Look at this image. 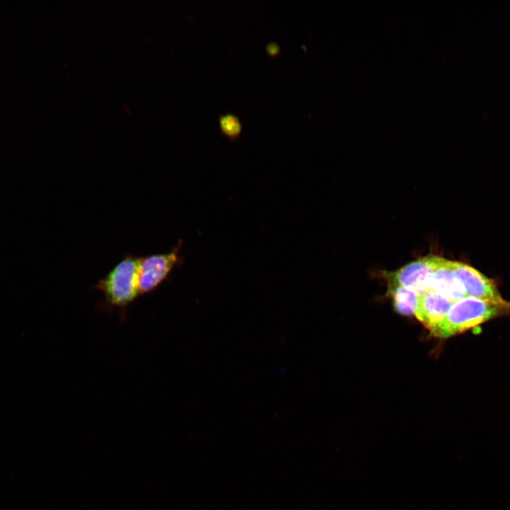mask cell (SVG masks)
Returning <instances> with one entry per match:
<instances>
[{
  "mask_svg": "<svg viewBox=\"0 0 510 510\" xmlns=\"http://www.w3.org/2000/svg\"><path fill=\"white\" fill-rule=\"evenodd\" d=\"M509 314L510 302L497 304L465 297L453 302L443 319L430 330L435 336L448 338Z\"/></svg>",
  "mask_w": 510,
  "mask_h": 510,
  "instance_id": "6da1fadb",
  "label": "cell"
},
{
  "mask_svg": "<svg viewBox=\"0 0 510 510\" xmlns=\"http://www.w3.org/2000/svg\"><path fill=\"white\" fill-rule=\"evenodd\" d=\"M139 259L132 254L125 255L96 283V288L109 305L125 307L140 295Z\"/></svg>",
  "mask_w": 510,
  "mask_h": 510,
  "instance_id": "7a4b0ae2",
  "label": "cell"
},
{
  "mask_svg": "<svg viewBox=\"0 0 510 510\" xmlns=\"http://www.w3.org/2000/svg\"><path fill=\"white\" fill-rule=\"evenodd\" d=\"M182 245L180 240L171 251L140 257L139 293L144 295L155 290L181 261L179 251Z\"/></svg>",
  "mask_w": 510,
  "mask_h": 510,
  "instance_id": "3957f363",
  "label": "cell"
},
{
  "mask_svg": "<svg viewBox=\"0 0 510 510\" xmlns=\"http://www.w3.org/2000/svg\"><path fill=\"white\" fill-rule=\"evenodd\" d=\"M438 259V256L428 255L387 273L388 283L409 288L420 295L429 290L431 276Z\"/></svg>",
  "mask_w": 510,
  "mask_h": 510,
  "instance_id": "277c9868",
  "label": "cell"
},
{
  "mask_svg": "<svg viewBox=\"0 0 510 510\" xmlns=\"http://www.w3.org/2000/svg\"><path fill=\"white\" fill-rule=\"evenodd\" d=\"M451 266L465 288L467 297L497 304H508L501 295L494 281L473 267L452 261Z\"/></svg>",
  "mask_w": 510,
  "mask_h": 510,
  "instance_id": "5b68a950",
  "label": "cell"
},
{
  "mask_svg": "<svg viewBox=\"0 0 510 510\" xmlns=\"http://www.w3.org/2000/svg\"><path fill=\"white\" fill-rule=\"evenodd\" d=\"M433 290L455 302L466 296L465 288L451 266V261L438 256L429 282Z\"/></svg>",
  "mask_w": 510,
  "mask_h": 510,
  "instance_id": "8992f818",
  "label": "cell"
},
{
  "mask_svg": "<svg viewBox=\"0 0 510 510\" xmlns=\"http://www.w3.org/2000/svg\"><path fill=\"white\" fill-rule=\"evenodd\" d=\"M453 302L433 290H428L419 295L414 314L426 328L431 329L443 319Z\"/></svg>",
  "mask_w": 510,
  "mask_h": 510,
  "instance_id": "52a82bcc",
  "label": "cell"
},
{
  "mask_svg": "<svg viewBox=\"0 0 510 510\" xmlns=\"http://www.w3.org/2000/svg\"><path fill=\"white\" fill-rule=\"evenodd\" d=\"M388 290L396 312L406 316L414 313L419 298L417 293L409 288L391 283H389Z\"/></svg>",
  "mask_w": 510,
  "mask_h": 510,
  "instance_id": "ba28073f",
  "label": "cell"
},
{
  "mask_svg": "<svg viewBox=\"0 0 510 510\" xmlns=\"http://www.w3.org/2000/svg\"><path fill=\"white\" fill-rule=\"evenodd\" d=\"M218 123L222 135L231 141L237 140L242 132V123L239 118L234 113L219 115Z\"/></svg>",
  "mask_w": 510,
  "mask_h": 510,
  "instance_id": "9c48e42d",
  "label": "cell"
},
{
  "mask_svg": "<svg viewBox=\"0 0 510 510\" xmlns=\"http://www.w3.org/2000/svg\"><path fill=\"white\" fill-rule=\"evenodd\" d=\"M266 52L271 56H276L280 52V46L275 42H270L266 45Z\"/></svg>",
  "mask_w": 510,
  "mask_h": 510,
  "instance_id": "30bf717a",
  "label": "cell"
}]
</instances>
